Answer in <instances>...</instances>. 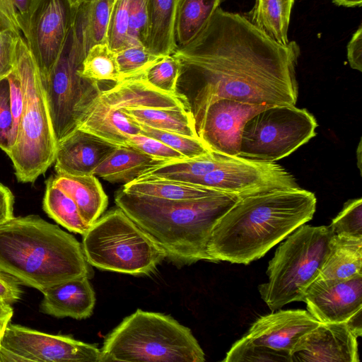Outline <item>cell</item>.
Returning a JSON list of instances; mask_svg holds the SVG:
<instances>
[{"instance_id":"obj_24","label":"cell","mask_w":362,"mask_h":362,"mask_svg":"<svg viewBox=\"0 0 362 362\" xmlns=\"http://www.w3.org/2000/svg\"><path fill=\"white\" fill-rule=\"evenodd\" d=\"M52 179L57 187L74 199L88 225L95 223L106 209L107 197L94 175L74 176L57 174L52 176Z\"/></svg>"},{"instance_id":"obj_6","label":"cell","mask_w":362,"mask_h":362,"mask_svg":"<svg viewBox=\"0 0 362 362\" xmlns=\"http://www.w3.org/2000/svg\"><path fill=\"white\" fill-rule=\"evenodd\" d=\"M15 69L21 82L24 106L16 139L8 156L17 180L33 182L54 163L57 142L40 71L21 36Z\"/></svg>"},{"instance_id":"obj_47","label":"cell","mask_w":362,"mask_h":362,"mask_svg":"<svg viewBox=\"0 0 362 362\" xmlns=\"http://www.w3.org/2000/svg\"><path fill=\"white\" fill-rule=\"evenodd\" d=\"M347 59L350 66L362 71V25L353 34L347 45Z\"/></svg>"},{"instance_id":"obj_22","label":"cell","mask_w":362,"mask_h":362,"mask_svg":"<svg viewBox=\"0 0 362 362\" xmlns=\"http://www.w3.org/2000/svg\"><path fill=\"white\" fill-rule=\"evenodd\" d=\"M168 161L128 146H117L93 172L111 183H129Z\"/></svg>"},{"instance_id":"obj_17","label":"cell","mask_w":362,"mask_h":362,"mask_svg":"<svg viewBox=\"0 0 362 362\" xmlns=\"http://www.w3.org/2000/svg\"><path fill=\"white\" fill-rule=\"evenodd\" d=\"M319 324L305 310H280L258 318L243 338L291 355L301 337Z\"/></svg>"},{"instance_id":"obj_9","label":"cell","mask_w":362,"mask_h":362,"mask_svg":"<svg viewBox=\"0 0 362 362\" xmlns=\"http://www.w3.org/2000/svg\"><path fill=\"white\" fill-rule=\"evenodd\" d=\"M85 56L71 27L62 52L43 83L57 143L78 128L87 110L102 91L99 82L78 73Z\"/></svg>"},{"instance_id":"obj_32","label":"cell","mask_w":362,"mask_h":362,"mask_svg":"<svg viewBox=\"0 0 362 362\" xmlns=\"http://www.w3.org/2000/svg\"><path fill=\"white\" fill-rule=\"evenodd\" d=\"M42 208L49 217L71 232L83 235L90 226L83 219L74 199L53 183L52 177L46 181Z\"/></svg>"},{"instance_id":"obj_13","label":"cell","mask_w":362,"mask_h":362,"mask_svg":"<svg viewBox=\"0 0 362 362\" xmlns=\"http://www.w3.org/2000/svg\"><path fill=\"white\" fill-rule=\"evenodd\" d=\"M1 346L23 362H102L101 351L95 345L19 325H8Z\"/></svg>"},{"instance_id":"obj_20","label":"cell","mask_w":362,"mask_h":362,"mask_svg":"<svg viewBox=\"0 0 362 362\" xmlns=\"http://www.w3.org/2000/svg\"><path fill=\"white\" fill-rule=\"evenodd\" d=\"M98 97L110 106L119 109L134 107L189 109L186 100L179 93L173 95L160 91L141 76L115 83L102 90Z\"/></svg>"},{"instance_id":"obj_19","label":"cell","mask_w":362,"mask_h":362,"mask_svg":"<svg viewBox=\"0 0 362 362\" xmlns=\"http://www.w3.org/2000/svg\"><path fill=\"white\" fill-rule=\"evenodd\" d=\"M42 293L40 312L56 317H89L95 304V291L87 276L58 283Z\"/></svg>"},{"instance_id":"obj_30","label":"cell","mask_w":362,"mask_h":362,"mask_svg":"<svg viewBox=\"0 0 362 362\" xmlns=\"http://www.w3.org/2000/svg\"><path fill=\"white\" fill-rule=\"evenodd\" d=\"M122 189L131 194L168 200H195L223 193L191 183L151 178H138Z\"/></svg>"},{"instance_id":"obj_35","label":"cell","mask_w":362,"mask_h":362,"mask_svg":"<svg viewBox=\"0 0 362 362\" xmlns=\"http://www.w3.org/2000/svg\"><path fill=\"white\" fill-rule=\"evenodd\" d=\"M225 362H292L291 354L252 344L243 337L226 354Z\"/></svg>"},{"instance_id":"obj_48","label":"cell","mask_w":362,"mask_h":362,"mask_svg":"<svg viewBox=\"0 0 362 362\" xmlns=\"http://www.w3.org/2000/svg\"><path fill=\"white\" fill-rule=\"evenodd\" d=\"M14 197L10 189L0 183V225L13 216Z\"/></svg>"},{"instance_id":"obj_38","label":"cell","mask_w":362,"mask_h":362,"mask_svg":"<svg viewBox=\"0 0 362 362\" xmlns=\"http://www.w3.org/2000/svg\"><path fill=\"white\" fill-rule=\"evenodd\" d=\"M129 0H115L111 12L107 43L117 52L128 46Z\"/></svg>"},{"instance_id":"obj_36","label":"cell","mask_w":362,"mask_h":362,"mask_svg":"<svg viewBox=\"0 0 362 362\" xmlns=\"http://www.w3.org/2000/svg\"><path fill=\"white\" fill-rule=\"evenodd\" d=\"M139 124L141 127V134L162 141L187 158H197L211 152L198 138L152 128L141 123Z\"/></svg>"},{"instance_id":"obj_15","label":"cell","mask_w":362,"mask_h":362,"mask_svg":"<svg viewBox=\"0 0 362 362\" xmlns=\"http://www.w3.org/2000/svg\"><path fill=\"white\" fill-rule=\"evenodd\" d=\"M303 302L320 322H344L362 309V274L342 280L315 279Z\"/></svg>"},{"instance_id":"obj_3","label":"cell","mask_w":362,"mask_h":362,"mask_svg":"<svg viewBox=\"0 0 362 362\" xmlns=\"http://www.w3.org/2000/svg\"><path fill=\"white\" fill-rule=\"evenodd\" d=\"M238 197L218 193L195 200H168L124 192L115 197L117 207L140 226L178 265L204 260L214 226Z\"/></svg>"},{"instance_id":"obj_42","label":"cell","mask_w":362,"mask_h":362,"mask_svg":"<svg viewBox=\"0 0 362 362\" xmlns=\"http://www.w3.org/2000/svg\"><path fill=\"white\" fill-rule=\"evenodd\" d=\"M13 118L9 101V86L7 78L0 79V148L7 156L13 146Z\"/></svg>"},{"instance_id":"obj_52","label":"cell","mask_w":362,"mask_h":362,"mask_svg":"<svg viewBox=\"0 0 362 362\" xmlns=\"http://www.w3.org/2000/svg\"><path fill=\"white\" fill-rule=\"evenodd\" d=\"M361 139L359 141L358 146L356 148V160H357V165L359 168L360 172H361Z\"/></svg>"},{"instance_id":"obj_26","label":"cell","mask_w":362,"mask_h":362,"mask_svg":"<svg viewBox=\"0 0 362 362\" xmlns=\"http://www.w3.org/2000/svg\"><path fill=\"white\" fill-rule=\"evenodd\" d=\"M178 0H147L148 36L145 47L163 57L175 49L174 25Z\"/></svg>"},{"instance_id":"obj_49","label":"cell","mask_w":362,"mask_h":362,"mask_svg":"<svg viewBox=\"0 0 362 362\" xmlns=\"http://www.w3.org/2000/svg\"><path fill=\"white\" fill-rule=\"evenodd\" d=\"M12 304L0 300V347L6 327L13 315Z\"/></svg>"},{"instance_id":"obj_8","label":"cell","mask_w":362,"mask_h":362,"mask_svg":"<svg viewBox=\"0 0 362 362\" xmlns=\"http://www.w3.org/2000/svg\"><path fill=\"white\" fill-rule=\"evenodd\" d=\"M83 236L86 261L100 269L150 274L166 258L164 251L119 207L101 216Z\"/></svg>"},{"instance_id":"obj_12","label":"cell","mask_w":362,"mask_h":362,"mask_svg":"<svg viewBox=\"0 0 362 362\" xmlns=\"http://www.w3.org/2000/svg\"><path fill=\"white\" fill-rule=\"evenodd\" d=\"M238 198L277 189L299 187L281 165L229 156L218 168L193 182Z\"/></svg>"},{"instance_id":"obj_23","label":"cell","mask_w":362,"mask_h":362,"mask_svg":"<svg viewBox=\"0 0 362 362\" xmlns=\"http://www.w3.org/2000/svg\"><path fill=\"white\" fill-rule=\"evenodd\" d=\"M115 0H80L75 5L72 29L86 55L95 45L107 42Z\"/></svg>"},{"instance_id":"obj_25","label":"cell","mask_w":362,"mask_h":362,"mask_svg":"<svg viewBox=\"0 0 362 362\" xmlns=\"http://www.w3.org/2000/svg\"><path fill=\"white\" fill-rule=\"evenodd\" d=\"M359 274H362V238L334 234L317 279L342 280Z\"/></svg>"},{"instance_id":"obj_50","label":"cell","mask_w":362,"mask_h":362,"mask_svg":"<svg viewBox=\"0 0 362 362\" xmlns=\"http://www.w3.org/2000/svg\"><path fill=\"white\" fill-rule=\"evenodd\" d=\"M362 309L358 310L345 322L351 332L356 337L362 334Z\"/></svg>"},{"instance_id":"obj_46","label":"cell","mask_w":362,"mask_h":362,"mask_svg":"<svg viewBox=\"0 0 362 362\" xmlns=\"http://www.w3.org/2000/svg\"><path fill=\"white\" fill-rule=\"evenodd\" d=\"M22 293L18 282L0 270V300L13 304L21 299Z\"/></svg>"},{"instance_id":"obj_31","label":"cell","mask_w":362,"mask_h":362,"mask_svg":"<svg viewBox=\"0 0 362 362\" xmlns=\"http://www.w3.org/2000/svg\"><path fill=\"white\" fill-rule=\"evenodd\" d=\"M228 157L211 151L194 158L168 162L146 171L138 178L162 179L193 184L197 179L221 165Z\"/></svg>"},{"instance_id":"obj_21","label":"cell","mask_w":362,"mask_h":362,"mask_svg":"<svg viewBox=\"0 0 362 362\" xmlns=\"http://www.w3.org/2000/svg\"><path fill=\"white\" fill-rule=\"evenodd\" d=\"M79 129L117 146H127L130 136L141 134L139 123L122 111L98 98L84 115Z\"/></svg>"},{"instance_id":"obj_2","label":"cell","mask_w":362,"mask_h":362,"mask_svg":"<svg viewBox=\"0 0 362 362\" xmlns=\"http://www.w3.org/2000/svg\"><path fill=\"white\" fill-rule=\"evenodd\" d=\"M316 204L300 187L238 198L214 226L207 252L215 262L248 264L310 221Z\"/></svg>"},{"instance_id":"obj_7","label":"cell","mask_w":362,"mask_h":362,"mask_svg":"<svg viewBox=\"0 0 362 362\" xmlns=\"http://www.w3.org/2000/svg\"><path fill=\"white\" fill-rule=\"evenodd\" d=\"M334 235L329 226L303 224L280 244L268 265V281L258 287L272 311L303 301L307 288L320 273Z\"/></svg>"},{"instance_id":"obj_18","label":"cell","mask_w":362,"mask_h":362,"mask_svg":"<svg viewBox=\"0 0 362 362\" xmlns=\"http://www.w3.org/2000/svg\"><path fill=\"white\" fill-rule=\"evenodd\" d=\"M117 146L77 128L57 143L54 162L57 174L91 175Z\"/></svg>"},{"instance_id":"obj_34","label":"cell","mask_w":362,"mask_h":362,"mask_svg":"<svg viewBox=\"0 0 362 362\" xmlns=\"http://www.w3.org/2000/svg\"><path fill=\"white\" fill-rule=\"evenodd\" d=\"M180 67V61L172 54L158 59L140 76L159 90L175 95Z\"/></svg>"},{"instance_id":"obj_4","label":"cell","mask_w":362,"mask_h":362,"mask_svg":"<svg viewBox=\"0 0 362 362\" xmlns=\"http://www.w3.org/2000/svg\"><path fill=\"white\" fill-rule=\"evenodd\" d=\"M82 246L71 234L37 215L0 225V270L40 292L58 283L90 276Z\"/></svg>"},{"instance_id":"obj_43","label":"cell","mask_w":362,"mask_h":362,"mask_svg":"<svg viewBox=\"0 0 362 362\" xmlns=\"http://www.w3.org/2000/svg\"><path fill=\"white\" fill-rule=\"evenodd\" d=\"M21 33L13 29L0 31V79L6 78L16 67L17 44Z\"/></svg>"},{"instance_id":"obj_37","label":"cell","mask_w":362,"mask_h":362,"mask_svg":"<svg viewBox=\"0 0 362 362\" xmlns=\"http://www.w3.org/2000/svg\"><path fill=\"white\" fill-rule=\"evenodd\" d=\"M116 53L122 81L141 75L148 67L162 57L153 54L143 45L128 46Z\"/></svg>"},{"instance_id":"obj_51","label":"cell","mask_w":362,"mask_h":362,"mask_svg":"<svg viewBox=\"0 0 362 362\" xmlns=\"http://www.w3.org/2000/svg\"><path fill=\"white\" fill-rule=\"evenodd\" d=\"M334 4L345 7H361L362 0H331Z\"/></svg>"},{"instance_id":"obj_29","label":"cell","mask_w":362,"mask_h":362,"mask_svg":"<svg viewBox=\"0 0 362 362\" xmlns=\"http://www.w3.org/2000/svg\"><path fill=\"white\" fill-rule=\"evenodd\" d=\"M122 110L137 122L150 127L199 139L189 109L134 107Z\"/></svg>"},{"instance_id":"obj_16","label":"cell","mask_w":362,"mask_h":362,"mask_svg":"<svg viewBox=\"0 0 362 362\" xmlns=\"http://www.w3.org/2000/svg\"><path fill=\"white\" fill-rule=\"evenodd\" d=\"M292 362H358L357 338L344 322H320L303 335L291 353Z\"/></svg>"},{"instance_id":"obj_11","label":"cell","mask_w":362,"mask_h":362,"mask_svg":"<svg viewBox=\"0 0 362 362\" xmlns=\"http://www.w3.org/2000/svg\"><path fill=\"white\" fill-rule=\"evenodd\" d=\"M74 9L69 0H32L19 23L43 83L62 52L73 23Z\"/></svg>"},{"instance_id":"obj_41","label":"cell","mask_w":362,"mask_h":362,"mask_svg":"<svg viewBox=\"0 0 362 362\" xmlns=\"http://www.w3.org/2000/svg\"><path fill=\"white\" fill-rule=\"evenodd\" d=\"M127 146L168 162L187 159L180 153L162 141L142 134L130 136Z\"/></svg>"},{"instance_id":"obj_10","label":"cell","mask_w":362,"mask_h":362,"mask_svg":"<svg viewBox=\"0 0 362 362\" xmlns=\"http://www.w3.org/2000/svg\"><path fill=\"white\" fill-rule=\"evenodd\" d=\"M317 126L315 118L306 109L295 105L269 107L245 123L238 157L276 162L313 138Z\"/></svg>"},{"instance_id":"obj_45","label":"cell","mask_w":362,"mask_h":362,"mask_svg":"<svg viewBox=\"0 0 362 362\" xmlns=\"http://www.w3.org/2000/svg\"><path fill=\"white\" fill-rule=\"evenodd\" d=\"M6 78L9 86V101L13 118L12 139L13 145L16 139L18 126L23 110L24 93L21 82L16 69Z\"/></svg>"},{"instance_id":"obj_39","label":"cell","mask_w":362,"mask_h":362,"mask_svg":"<svg viewBox=\"0 0 362 362\" xmlns=\"http://www.w3.org/2000/svg\"><path fill=\"white\" fill-rule=\"evenodd\" d=\"M329 226L335 235L362 238V199L348 200Z\"/></svg>"},{"instance_id":"obj_53","label":"cell","mask_w":362,"mask_h":362,"mask_svg":"<svg viewBox=\"0 0 362 362\" xmlns=\"http://www.w3.org/2000/svg\"><path fill=\"white\" fill-rule=\"evenodd\" d=\"M70 2L72 4L73 6H75L78 4V2L80 1V0H69Z\"/></svg>"},{"instance_id":"obj_1","label":"cell","mask_w":362,"mask_h":362,"mask_svg":"<svg viewBox=\"0 0 362 362\" xmlns=\"http://www.w3.org/2000/svg\"><path fill=\"white\" fill-rule=\"evenodd\" d=\"M180 63L177 93L197 127L207 107L220 99L267 105H295L298 95L296 41L281 45L244 16L220 6L190 43L175 49Z\"/></svg>"},{"instance_id":"obj_27","label":"cell","mask_w":362,"mask_h":362,"mask_svg":"<svg viewBox=\"0 0 362 362\" xmlns=\"http://www.w3.org/2000/svg\"><path fill=\"white\" fill-rule=\"evenodd\" d=\"M222 0H178L174 25L175 49L190 43L202 32Z\"/></svg>"},{"instance_id":"obj_40","label":"cell","mask_w":362,"mask_h":362,"mask_svg":"<svg viewBox=\"0 0 362 362\" xmlns=\"http://www.w3.org/2000/svg\"><path fill=\"white\" fill-rule=\"evenodd\" d=\"M148 30L147 0H129L128 46L145 47Z\"/></svg>"},{"instance_id":"obj_5","label":"cell","mask_w":362,"mask_h":362,"mask_svg":"<svg viewBox=\"0 0 362 362\" xmlns=\"http://www.w3.org/2000/svg\"><path fill=\"white\" fill-rule=\"evenodd\" d=\"M102 362H204L190 329L169 315L137 309L106 337Z\"/></svg>"},{"instance_id":"obj_28","label":"cell","mask_w":362,"mask_h":362,"mask_svg":"<svg viewBox=\"0 0 362 362\" xmlns=\"http://www.w3.org/2000/svg\"><path fill=\"white\" fill-rule=\"evenodd\" d=\"M296 0H255L244 16L249 21L281 45L289 42L288 31Z\"/></svg>"},{"instance_id":"obj_44","label":"cell","mask_w":362,"mask_h":362,"mask_svg":"<svg viewBox=\"0 0 362 362\" xmlns=\"http://www.w3.org/2000/svg\"><path fill=\"white\" fill-rule=\"evenodd\" d=\"M32 0H0V31L13 29L21 32L19 23Z\"/></svg>"},{"instance_id":"obj_33","label":"cell","mask_w":362,"mask_h":362,"mask_svg":"<svg viewBox=\"0 0 362 362\" xmlns=\"http://www.w3.org/2000/svg\"><path fill=\"white\" fill-rule=\"evenodd\" d=\"M79 74L97 82L122 81L117 60V53L112 50L107 42L93 46L85 56Z\"/></svg>"},{"instance_id":"obj_14","label":"cell","mask_w":362,"mask_h":362,"mask_svg":"<svg viewBox=\"0 0 362 362\" xmlns=\"http://www.w3.org/2000/svg\"><path fill=\"white\" fill-rule=\"evenodd\" d=\"M269 107L231 99L216 100L207 107L197 127L198 136L211 151L238 157L245 123Z\"/></svg>"}]
</instances>
